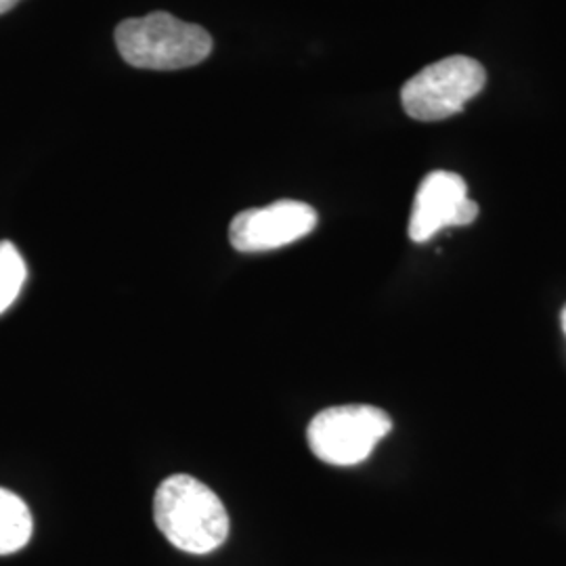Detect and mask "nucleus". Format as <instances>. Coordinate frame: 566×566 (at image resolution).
I'll return each instance as SVG.
<instances>
[{
  "instance_id": "1",
  "label": "nucleus",
  "mask_w": 566,
  "mask_h": 566,
  "mask_svg": "<svg viewBox=\"0 0 566 566\" xmlns=\"http://www.w3.org/2000/svg\"><path fill=\"white\" fill-rule=\"evenodd\" d=\"M154 518L164 537L187 554H210L229 537L221 497L189 474L168 476L154 497Z\"/></svg>"
},
{
  "instance_id": "2",
  "label": "nucleus",
  "mask_w": 566,
  "mask_h": 566,
  "mask_svg": "<svg viewBox=\"0 0 566 566\" xmlns=\"http://www.w3.org/2000/svg\"><path fill=\"white\" fill-rule=\"evenodd\" d=\"M114 39L122 60L142 70H185L212 53V39L202 25L177 20L166 11L122 21Z\"/></svg>"
},
{
  "instance_id": "3",
  "label": "nucleus",
  "mask_w": 566,
  "mask_h": 566,
  "mask_svg": "<svg viewBox=\"0 0 566 566\" xmlns=\"http://www.w3.org/2000/svg\"><path fill=\"white\" fill-rule=\"evenodd\" d=\"M392 430L385 409L374 405H338L319 411L306 430L317 460L329 465H357Z\"/></svg>"
},
{
  "instance_id": "4",
  "label": "nucleus",
  "mask_w": 566,
  "mask_h": 566,
  "mask_svg": "<svg viewBox=\"0 0 566 566\" xmlns=\"http://www.w3.org/2000/svg\"><path fill=\"white\" fill-rule=\"evenodd\" d=\"M486 84L485 67L472 57L453 55L426 65L401 88L405 114L413 120L439 122L460 114Z\"/></svg>"
},
{
  "instance_id": "5",
  "label": "nucleus",
  "mask_w": 566,
  "mask_h": 566,
  "mask_svg": "<svg viewBox=\"0 0 566 566\" xmlns=\"http://www.w3.org/2000/svg\"><path fill=\"white\" fill-rule=\"evenodd\" d=\"M317 227V212L308 203L280 200L240 212L229 227L238 252H269L298 242Z\"/></svg>"
},
{
  "instance_id": "6",
  "label": "nucleus",
  "mask_w": 566,
  "mask_h": 566,
  "mask_svg": "<svg viewBox=\"0 0 566 566\" xmlns=\"http://www.w3.org/2000/svg\"><path fill=\"white\" fill-rule=\"evenodd\" d=\"M479 217V203L468 198L464 179L449 170H434L420 182L409 219L411 242L432 240L447 227H465Z\"/></svg>"
},
{
  "instance_id": "7",
  "label": "nucleus",
  "mask_w": 566,
  "mask_h": 566,
  "mask_svg": "<svg viewBox=\"0 0 566 566\" xmlns=\"http://www.w3.org/2000/svg\"><path fill=\"white\" fill-rule=\"evenodd\" d=\"M32 531L30 507L20 495L0 486V556L15 554L28 546Z\"/></svg>"
},
{
  "instance_id": "8",
  "label": "nucleus",
  "mask_w": 566,
  "mask_h": 566,
  "mask_svg": "<svg viewBox=\"0 0 566 566\" xmlns=\"http://www.w3.org/2000/svg\"><path fill=\"white\" fill-rule=\"evenodd\" d=\"M28 280V266L15 243L0 242V315L18 301Z\"/></svg>"
},
{
  "instance_id": "9",
  "label": "nucleus",
  "mask_w": 566,
  "mask_h": 566,
  "mask_svg": "<svg viewBox=\"0 0 566 566\" xmlns=\"http://www.w3.org/2000/svg\"><path fill=\"white\" fill-rule=\"evenodd\" d=\"M18 2H20V0H0V15L7 13L9 9H13Z\"/></svg>"
},
{
  "instance_id": "10",
  "label": "nucleus",
  "mask_w": 566,
  "mask_h": 566,
  "mask_svg": "<svg viewBox=\"0 0 566 566\" xmlns=\"http://www.w3.org/2000/svg\"><path fill=\"white\" fill-rule=\"evenodd\" d=\"M563 329H565L566 334V306L563 308Z\"/></svg>"
}]
</instances>
